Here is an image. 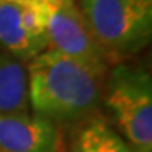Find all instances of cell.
<instances>
[{
  "label": "cell",
  "mask_w": 152,
  "mask_h": 152,
  "mask_svg": "<svg viewBox=\"0 0 152 152\" xmlns=\"http://www.w3.org/2000/svg\"><path fill=\"white\" fill-rule=\"evenodd\" d=\"M112 126L134 152L152 151V78L144 67L116 62L102 82Z\"/></svg>",
  "instance_id": "2"
},
{
  "label": "cell",
  "mask_w": 152,
  "mask_h": 152,
  "mask_svg": "<svg viewBox=\"0 0 152 152\" xmlns=\"http://www.w3.org/2000/svg\"><path fill=\"white\" fill-rule=\"evenodd\" d=\"M44 28L48 48L59 51L104 79L110 62L75 0L61 5L47 3Z\"/></svg>",
  "instance_id": "4"
},
{
  "label": "cell",
  "mask_w": 152,
  "mask_h": 152,
  "mask_svg": "<svg viewBox=\"0 0 152 152\" xmlns=\"http://www.w3.org/2000/svg\"><path fill=\"white\" fill-rule=\"evenodd\" d=\"M48 3H53V5H61V3H67V2H72V0H47Z\"/></svg>",
  "instance_id": "9"
},
{
  "label": "cell",
  "mask_w": 152,
  "mask_h": 152,
  "mask_svg": "<svg viewBox=\"0 0 152 152\" xmlns=\"http://www.w3.org/2000/svg\"><path fill=\"white\" fill-rule=\"evenodd\" d=\"M0 152H6V151H3V149H2V148H0Z\"/></svg>",
  "instance_id": "10"
},
{
  "label": "cell",
  "mask_w": 152,
  "mask_h": 152,
  "mask_svg": "<svg viewBox=\"0 0 152 152\" xmlns=\"http://www.w3.org/2000/svg\"><path fill=\"white\" fill-rule=\"evenodd\" d=\"M28 81L23 61L0 51V113H28Z\"/></svg>",
  "instance_id": "8"
},
{
  "label": "cell",
  "mask_w": 152,
  "mask_h": 152,
  "mask_svg": "<svg viewBox=\"0 0 152 152\" xmlns=\"http://www.w3.org/2000/svg\"><path fill=\"white\" fill-rule=\"evenodd\" d=\"M70 152H134L115 127L98 112L75 124Z\"/></svg>",
  "instance_id": "7"
},
{
  "label": "cell",
  "mask_w": 152,
  "mask_h": 152,
  "mask_svg": "<svg viewBox=\"0 0 152 152\" xmlns=\"http://www.w3.org/2000/svg\"><path fill=\"white\" fill-rule=\"evenodd\" d=\"M79 8L110 64L148 47L152 37V0H86Z\"/></svg>",
  "instance_id": "3"
},
{
  "label": "cell",
  "mask_w": 152,
  "mask_h": 152,
  "mask_svg": "<svg viewBox=\"0 0 152 152\" xmlns=\"http://www.w3.org/2000/svg\"><path fill=\"white\" fill-rule=\"evenodd\" d=\"M28 102L34 115L59 124H76L95 113L104 79L53 48L28 61Z\"/></svg>",
  "instance_id": "1"
},
{
  "label": "cell",
  "mask_w": 152,
  "mask_h": 152,
  "mask_svg": "<svg viewBox=\"0 0 152 152\" xmlns=\"http://www.w3.org/2000/svg\"><path fill=\"white\" fill-rule=\"evenodd\" d=\"M0 48L20 61L47 50L44 16L11 0H0Z\"/></svg>",
  "instance_id": "5"
},
{
  "label": "cell",
  "mask_w": 152,
  "mask_h": 152,
  "mask_svg": "<svg viewBox=\"0 0 152 152\" xmlns=\"http://www.w3.org/2000/svg\"><path fill=\"white\" fill-rule=\"evenodd\" d=\"M59 127L34 113H0V148L6 152H58Z\"/></svg>",
  "instance_id": "6"
},
{
  "label": "cell",
  "mask_w": 152,
  "mask_h": 152,
  "mask_svg": "<svg viewBox=\"0 0 152 152\" xmlns=\"http://www.w3.org/2000/svg\"><path fill=\"white\" fill-rule=\"evenodd\" d=\"M79 2H86V0H79Z\"/></svg>",
  "instance_id": "11"
}]
</instances>
